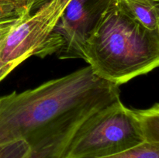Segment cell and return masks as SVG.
Returning <instances> with one entry per match:
<instances>
[{"mask_svg":"<svg viewBox=\"0 0 159 158\" xmlns=\"http://www.w3.org/2000/svg\"><path fill=\"white\" fill-rule=\"evenodd\" d=\"M120 96L90 66L16 93L0 108V158H63L82 124Z\"/></svg>","mask_w":159,"mask_h":158,"instance_id":"obj_1","label":"cell"},{"mask_svg":"<svg viewBox=\"0 0 159 158\" xmlns=\"http://www.w3.org/2000/svg\"><path fill=\"white\" fill-rule=\"evenodd\" d=\"M83 60L100 78L121 85L159 64V30L130 16L115 0L85 43Z\"/></svg>","mask_w":159,"mask_h":158,"instance_id":"obj_2","label":"cell"},{"mask_svg":"<svg viewBox=\"0 0 159 158\" xmlns=\"http://www.w3.org/2000/svg\"><path fill=\"white\" fill-rule=\"evenodd\" d=\"M145 142L159 143V104L132 109L119 99L82 124L63 158L105 157Z\"/></svg>","mask_w":159,"mask_h":158,"instance_id":"obj_3","label":"cell"},{"mask_svg":"<svg viewBox=\"0 0 159 158\" xmlns=\"http://www.w3.org/2000/svg\"><path fill=\"white\" fill-rule=\"evenodd\" d=\"M70 1L39 0L34 12L32 10L19 19L3 43L2 80L29 57H43L53 54L51 43L53 30Z\"/></svg>","mask_w":159,"mask_h":158,"instance_id":"obj_4","label":"cell"},{"mask_svg":"<svg viewBox=\"0 0 159 158\" xmlns=\"http://www.w3.org/2000/svg\"><path fill=\"white\" fill-rule=\"evenodd\" d=\"M115 0H71L51 36V47L60 59H83L85 43Z\"/></svg>","mask_w":159,"mask_h":158,"instance_id":"obj_5","label":"cell"},{"mask_svg":"<svg viewBox=\"0 0 159 158\" xmlns=\"http://www.w3.org/2000/svg\"><path fill=\"white\" fill-rule=\"evenodd\" d=\"M121 7L141 24L159 30V0H116Z\"/></svg>","mask_w":159,"mask_h":158,"instance_id":"obj_6","label":"cell"},{"mask_svg":"<svg viewBox=\"0 0 159 158\" xmlns=\"http://www.w3.org/2000/svg\"><path fill=\"white\" fill-rule=\"evenodd\" d=\"M39 0H0V21L29 14Z\"/></svg>","mask_w":159,"mask_h":158,"instance_id":"obj_7","label":"cell"},{"mask_svg":"<svg viewBox=\"0 0 159 158\" xmlns=\"http://www.w3.org/2000/svg\"><path fill=\"white\" fill-rule=\"evenodd\" d=\"M101 158H159V143L145 142L126 151Z\"/></svg>","mask_w":159,"mask_h":158,"instance_id":"obj_8","label":"cell"},{"mask_svg":"<svg viewBox=\"0 0 159 158\" xmlns=\"http://www.w3.org/2000/svg\"><path fill=\"white\" fill-rule=\"evenodd\" d=\"M21 18V17H20ZM11 19V20H6L0 21V71L2 68V61H1V53L2 49L3 43H4L5 40L7 37L8 33L11 30L12 26H14L16 23L18 21L19 19ZM2 81L1 77H0V81Z\"/></svg>","mask_w":159,"mask_h":158,"instance_id":"obj_9","label":"cell"},{"mask_svg":"<svg viewBox=\"0 0 159 158\" xmlns=\"http://www.w3.org/2000/svg\"><path fill=\"white\" fill-rule=\"evenodd\" d=\"M16 94V91H13V92L8 94V95L3 96V97L0 98V108H1L2 106H4L6 104H7L9 101L12 100V98L15 96Z\"/></svg>","mask_w":159,"mask_h":158,"instance_id":"obj_10","label":"cell"}]
</instances>
